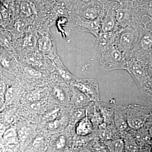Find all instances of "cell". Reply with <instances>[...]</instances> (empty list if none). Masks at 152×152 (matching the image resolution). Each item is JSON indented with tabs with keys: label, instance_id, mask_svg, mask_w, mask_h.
Instances as JSON below:
<instances>
[{
	"label": "cell",
	"instance_id": "ffe728a7",
	"mask_svg": "<svg viewBox=\"0 0 152 152\" xmlns=\"http://www.w3.org/2000/svg\"><path fill=\"white\" fill-rule=\"evenodd\" d=\"M87 115V107L75 108L71 116V123L75 124Z\"/></svg>",
	"mask_w": 152,
	"mask_h": 152
},
{
	"label": "cell",
	"instance_id": "8d00e7d4",
	"mask_svg": "<svg viewBox=\"0 0 152 152\" xmlns=\"http://www.w3.org/2000/svg\"><path fill=\"white\" fill-rule=\"evenodd\" d=\"M151 124H148V134L151 138L152 139V123H151Z\"/></svg>",
	"mask_w": 152,
	"mask_h": 152
},
{
	"label": "cell",
	"instance_id": "9a60e30c",
	"mask_svg": "<svg viewBox=\"0 0 152 152\" xmlns=\"http://www.w3.org/2000/svg\"><path fill=\"white\" fill-rule=\"evenodd\" d=\"M125 152L139 151V147L134 135V130L129 129L123 135Z\"/></svg>",
	"mask_w": 152,
	"mask_h": 152
},
{
	"label": "cell",
	"instance_id": "8fae6325",
	"mask_svg": "<svg viewBox=\"0 0 152 152\" xmlns=\"http://www.w3.org/2000/svg\"><path fill=\"white\" fill-rule=\"evenodd\" d=\"M71 103L75 108L87 107L91 101L86 96L73 86L71 89Z\"/></svg>",
	"mask_w": 152,
	"mask_h": 152
},
{
	"label": "cell",
	"instance_id": "4316f807",
	"mask_svg": "<svg viewBox=\"0 0 152 152\" xmlns=\"http://www.w3.org/2000/svg\"><path fill=\"white\" fill-rule=\"evenodd\" d=\"M25 72L28 76L32 78L39 79L41 77V73L31 68L26 67Z\"/></svg>",
	"mask_w": 152,
	"mask_h": 152
},
{
	"label": "cell",
	"instance_id": "277c9868",
	"mask_svg": "<svg viewBox=\"0 0 152 152\" xmlns=\"http://www.w3.org/2000/svg\"><path fill=\"white\" fill-rule=\"evenodd\" d=\"M73 86L84 94L91 102L100 100L99 84L96 79L77 80Z\"/></svg>",
	"mask_w": 152,
	"mask_h": 152
},
{
	"label": "cell",
	"instance_id": "52a82bcc",
	"mask_svg": "<svg viewBox=\"0 0 152 152\" xmlns=\"http://www.w3.org/2000/svg\"><path fill=\"white\" fill-rule=\"evenodd\" d=\"M126 71L130 74L137 85L141 86L145 74L144 68L141 63L135 58L130 57L128 61Z\"/></svg>",
	"mask_w": 152,
	"mask_h": 152
},
{
	"label": "cell",
	"instance_id": "ac0fdd59",
	"mask_svg": "<svg viewBox=\"0 0 152 152\" xmlns=\"http://www.w3.org/2000/svg\"><path fill=\"white\" fill-rule=\"evenodd\" d=\"M71 90L69 92L66 87L58 86L53 90L54 96L58 101L63 103H66L70 100Z\"/></svg>",
	"mask_w": 152,
	"mask_h": 152
},
{
	"label": "cell",
	"instance_id": "74e56055",
	"mask_svg": "<svg viewBox=\"0 0 152 152\" xmlns=\"http://www.w3.org/2000/svg\"><path fill=\"white\" fill-rule=\"evenodd\" d=\"M1 0H0V5H1Z\"/></svg>",
	"mask_w": 152,
	"mask_h": 152
},
{
	"label": "cell",
	"instance_id": "ba28073f",
	"mask_svg": "<svg viewBox=\"0 0 152 152\" xmlns=\"http://www.w3.org/2000/svg\"><path fill=\"white\" fill-rule=\"evenodd\" d=\"M103 15H101L96 19L94 20L83 19L77 23L79 27L82 31L91 33L95 37H97L101 32V23Z\"/></svg>",
	"mask_w": 152,
	"mask_h": 152
},
{
	"label": "cell",
	"instance_id": "484cf974",
	"mask_svg": "<svg viewBox=\"0 0 152 152\" xmlns=\"http://www.w3.org/2000/svg\"><path fill=\"white\" fill-rule=\"evenodd\" d=\"M40 98V94L37 91H31L27 94L26 99L29 102H37Z\"/></svg>",
	"mask_w": 152,
	"mask_h": 152
},
{
	"label": "cell",
	"instance_id": "7a4b0ae2",
	"mask_svg": "<svg viewBox=\"0 0 152 152\" xmlns=\"http://www.w3.org/2000/svg\"><path fill=\"white\" fill-rule=\"evenodd\" d=\"M138 34L133 28L126 27L115 32L114 42L119 49L129 58L134 48Z\"/></svg>",
	"mask_w": 152,
	"mask_h": 152
},
{
	"label": "cell",
	"instance_id": "e575fe53",
	"mask_svg": "<svg viewBox=\"0 0 152 152\" xmlns=\"http://www.w3.org/2000/svg\"><path fill=\"white\" fill-rule=\"evenodd\" d=\"M44 143V140L42 138H38L36 139L33 143V145L36 148H40Z\"/></svg>",
	"mask_w": 152,
	"mask_h": 152
},
{
	"label": "cell",
	"instance_id": "836d02e7",
	"mask_svg": "<svg viewBox=\"0 0 152 152\" xmlns=\"http://www.w3.org/2000/svg\"><path fill=\"white\" fill-rule=\"evenodd\" d=\"M60 125V123L58 121L53 120L49 123L48 127L51 129H56L59 127Z\"/></svg>",
	"mask_w": 152,
	"mask_h": 152
},
{
	"label": "cell",
	"instance_id": "cb8c5ba5",
	"mask_svg": "<svg viewBox=\"0 0 152 152\" xmlns=\"http://www.w3.org/2000/svg\"><path fill=\"white\" fill-rule=\"evenodd\" d=\"M37 43V37L32 34H29L26 35L24 40V47L30 50H34L36 48Z\"/></svg>",
	"mask_w": 152,
	"mask_h": 152
},
{
	"label": "cell",
	"instance_id": "d6a6232c",
	"mask_svg": "<svg viewBox=\"0 0 152 152\" xmlns=\"http://www.w3.org/2000/svg\"><path fill=\"white\" fill-rule=\"evenodd\" d=\"M17 133L13 129H10L8 130L4 134V137L5 138L11 137H15L17 136Z\"/></svg>",
	"mask_w": 152,
	"mask_h": 152
},
{
	"label": "cell",
	"instance_id": "83f0119b",
	"mask_svg": "<svg viewBox=\"0 0 152 152\" xmlns=\"http://www.w3.org/2000/svg\"><path fill=\"white\" fill-rule=\"evenodd\" d=\"M66 143L67 140L65 136H60L56 141V148L58 150L63 149L65 147Z\"/></svg>",
	"mask_w": 152,
	"mask_h": 152
},
{
	"label": "cell",
	"instance_id": "d590c367",
	"mask_svg": "<svg viewBox=\"0 0 152 152\" xmlns=\"http://www.w3.org/2000/svg\"><path fill=\"white\" fill-rule=\"evenodd\" d=\"M5 91V86L2 83H0V95L2 94Z\"/></svg>",
	"mask_w": 152,
	"mask_h": 152
},
{
	"label": "cell",
	"instance_id": "5b68a950",
	"mask_svg": "<svg viewBox=\"0 0 152 152\" xmlns=\"http://www.w3.org/2000/svg\"><path fill=\"white\" fill-rule=\"evenodd\" d=\"M93 134L95 137H98L103 141L122 138L121 134L114 124H107L103 123L94 129Z\"/></svg>",
	"mask_w": 152,
	"mask_h": 152
},
{
	"label": "cell",
	"instance_id": "6da1fadb",
	"mask_svg": "<svg viewBox=\"0 0 152 152\" xmlns=\"http://www.w3.org/2000/svg\"><path fill=\"white\" fill-rule=\"evenodd\" d=\"M100 67L104 72L125 70L129 58L116 45L115 42L101 52Z\"/></svg>",
	"mask_w": 152,
	"mask_h": 152
},
{
	"label": "cell",
	"instance_id": "d4e9b609",
	"mask_svg": "<svg viewBox=\"0 0 152 152\" xmlns=\"http://www.w3.org/2000/svg\"><path fill=\"white\" fill-rule=\"evenodd\" d=\"M20 9L23 13L27 16L34 14V9L32 4L27 1H23L21 4Z\"/></svg>",
	"mask_w": 152,
	"mask_h": 152
},
{
	"label": "cell",
	"instance_id": "8992f818",
	"mask_svg": "<svg viewBox=\"0 0 152 152\" xmlns=\"http://www.w3.org/2000/svg\"><path fill=\"white\" fill-rule=\"evenodd\" d=\"M113 123L122 137L130 129L128 126L125 106L115 105Z\"/></svg>",
	"mask_w": 152,
	"mask_h": 152
},
{
	"label": "cell",
	"instance_id": "7c38bea8",
	"mask_svg": "<svg viewBox=\"0 0 152 152\" xmlns=\"http://www.w3.org/2000/svg\"><path fill=\"white\" fill-rule=\"evenodd\" d=\"M87 115L96 129L104 123V119L96 102H91L87 107Z\"/></svg>",
	"mask_w": 152,
	"mask_h": 152
},
{
	"label": "cell",
	"instance_id": "3957f363",
	"mask_svg": "<svg viewBox=\"0 0 152 152\" xmlns=\"http://www.w3.org/2000/svg\"><path fill=\"white\" fill-rule=\"evenodd\" d=\"M125 109L129 128L137 130L143 127L150 116L148 110L137 104L128 105Z\"/></svg>",
	"mask_w": 152,
	"mask_h": 152
},
{
	"label": "cell",
	"instance_id": "2e32d148",
	"mask_svg": "<svg viewBox=\"0 0 152 152\" xmlns=\"http://www.w3.org/2000/svg\"><path fill=\"white\" fill-rule=\"evenodd\" d=\"M109 152H125L124 143L122 138L104 141Z\"/></svg>",
	"mask_w": 152,
	"mask_h": 152
},
{
	"label": "cell",
	"instance_id": "7402d4cb",
	"mask_svg": "<svg viewBox=\"0 0 152 152\" xmlns=\"http://www.w3.org/2000/svg\"><path fill=\"white\" fill-rule=\"evenodd\" d=\"M37 44L39 50L43 52L50 51L53 45L50 38L46 36L41 37L38 39Z\"/></svg>",
	"mask_w": 152,
	"mask_h": 152
},
{
	"label": "cell",
	"instance_id": "1f68e13d",
	"mask_svg": "<svg viewBox=\"0 0 152 152\" xmlns=\"http://www.w3.org/2000/svg\"><path fill=\"white\" fill-rule=\"evenodd\" d=\"M30 62L33 64H37L40 60V56L37 54H33L30 55L29 56L28 58Z\"/></svg>",
	"mask_w": 152,
	"mask_h": 152
},
{
	"label": "cell",
	"instance_id": "f546056e",
	"mask_svg": "<svg viewBox=\"0 0 152 152\" xmlns=\"http://www.w3.org/2000/svg\"><path fill=\"white\" fill-rule=\"evenodd\" d=\"M28 135V132L27 129L23 128L19 131L18 132L19 138L23 142L26 140Z\"/></svg>",
	"mask_w": 152,
	"mask_h": 152
},
{
	"label": "cell",
	"instance_id": "5bb4252c",
	"mask_svg": "<svg viewBox=\"0 0 152 152\" xmlns=\"http://www.w3.org/2000/svg\"><path fill=\"white\" fill-rule=\"evenodd\" d=\"M94 128L91 120L86 116L75 125V132L77 135L87 136L93 132Z\"/></svg>",
	"mask_w": 152,
	"mask_h": 152
},
{
	"label": "cell",
	"instance_id": "4dcf8cb0",
	"mask_svg": "<svg viewBox=\"0 0 152 152\" xmlns=\"http://www.w3.org/2000/svg\"><path fill=\"white\" fill-rule=\"evenodd\" d=\"M59 111V109L53 110L49 112L47 114L46 117L48 119L50 120V121H52L54 120L58 115Z\"/></svg>",
	"mask_w": 152,
	"mask_h": 152
},
{
	"label": "cell",
	"instance_id": "d6986e66",
	"mask_svg": "<svg viewBox=\"0 0 152 152\" xmlns=\"http://www.w3.org/2000/svg\"><path fill=\"white\" fill-rule=\"evenodd\" d=\"M116 25L125 27V25L128 23L129 18V12L127 9H118L115 11Z\"/></svg>",
	"mask_w": 152,
	"mask_h": 152
},
{
	"label": "cell",
	"instance_id": "4fadbf2b",
	"mask_svg": "<svg viewBox=\"0 0 152 152\" xmlns=\"http://www.w3.org/2000/svg\"><path fill=\"white\" fill-rule=\"evenodd\" d=\"M116 25L115 11L113 9H109L102 19L101 32L115 31Z\"/></svg>",
	"mask_w": 152,
	"mask_h": 152
},
{
	"label": "cell",
	"instance_id": "9c48e42d",
	"mask_svg": "<svg viewBox=\"0 0 152 152\" xmlns=\"http://www.w3.org/2000/svg\"><path fill=\"white\" fill-rule=\"evenodd\" d=\"M115 31L100 32L97 37H95V47L100 52H102L109 46L114 42Z\"/></svg>",
	"mask_w": 152,
	"mask_h": 152
},
{
	"label": "cell",
	"instance_id": "f1b7e54d",
	"mask_svg": "<svg viewBox=\"0 0 152 152\" xmlns=\"http://www.w3.org/2000/svg\"><path fill=\"white\" fill-rule=\"evenodd\" d=\"M27 108L30 111L32 112H37L40 108L41 104L39 101L37 102H29L27 105Z\"/></svg>",
	"mask_w": 152,
	"mask_h": 152
},
{
	"label": "cell",
	"instance_id": "44dd1931",
	"mask_svg": "<svg viewBox=\"0 0 152 152\" xmlns=\"http://www.w3.org/2000/svg\"><path fill=\"white\" fill-rule=\"evenodd\" d=\"M100 9L97 6L90 7L83 12V19L87 20H94L96 19L101 15Z\"/></svg>",
	"mask_w": 152,
	"mask_h": 152
},
{
	"label": "cell",
	"instance_id": "e0dca14e",
	"mask_svg": "<svg viewBox=\"0 0 152 152\" xmlns=\"http://www.w3.org/2000/svg\"><path fill=\"white\" fill-rule=\"evenodd\" d=\"M88 151L90 152H109L104 141L98 137H94L90 141Z\"/></svg>",
	"mask_w": 152,
	"mask_h": 152
},
{
	"label": "cell",
	"instance_id": "603a6c76",
	"mask_svg": "<svg viewBox=\"0 0 152 152\" xmlns=\"http://www.w3.org/2000/svg\"><path fill=\"white\" fill-rule=\"evenodd\" d=\"M140 46L144 50H148L152 48V34L147 32L144 34L140 41Z\"/></svg>",
	"mask_w": 152,
	"mask_h": 152
},
{
	"label": "cell",
	"instance_id": "30bf717a",
	"mask_svg": "<svg viewBox=\"0 0 152 152\" xmlns=\"http://www.w3.org/2000/svg\"><path fill=\"white\" fill-rule=\"evenodd\" d=\"M96 103L104 119V123L107 124H114V109L115 104L107 103L101 100Z\"/></svg>",
	"mask_w": 152,
	"mask_h": 152
}]
</instances>
